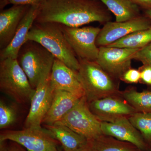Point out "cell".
Wrapping results in <instances>:
<instances>
[{
	"label": "cell",
	"instance_id": "obj_1",
	"mask_svg": "<svg viewBox=\"0 0 151 151\" xmlns=\"http://www.w3.org/2000/svg\"><path fill=\"white\" fill-rule=\"evenodd\" d=\"M111 12L98 0H45L35 22H53L71 27L111 21Z\"/></svg>",
	"mask_w": 151,
	"mask_h": 151
},
{
	"label": "cell",
	"instance_id": "obj_2",
	"mask_svg": "<svg viewBox=\"0 0 151 151\" xmlns=\"http://www.w3.org/2000/svg\"><path fill=\"white\" fill-rule=\"evenodd\" d=\"M28 40L39 43L55 58L78 71L79 60L66 40L60 24L35 22L28 34L26 41Z\"/></svg>",
	"mask_w": 151,
	"mask_h": 151
},
{
	"label": "cell",
	"instance_id": "obj_3",
	"mask_svg": "<svg viewBox=\"0 0 151 151\" xmlns=\"http://www.w3.org/2000/svg\"><path fill=\"white\" fill-rule=\"evenodd\" d=\"M78 59L80 65L77 74L88 103L121 95L120 80L110 75L96 61Z\"/></svg>",
	"mask_w": 151,
	"mask_h": 151
},
{
	"label": "cell",
	"instance_id": "obj_4",
	"mask_svg": "<svg viewBox=\"0 0 151 151\" xmlns=\"http://www.w3.org/2000/svg\"><path fill=\"white\" fill-rule=\"evenodd\" d=\"M54 56L39 43L28 40L22 46L17 60L34 89L51 74Z\"/></svg>",
	"mask_w": 151,
	"mask_h": 151
},
{
	"label": "cell",
	"instance_id": "obj_5",
	"mask_svg": "<svg viewBox=\"0 0 151 151\" xmlns=\"http://www.w3.org/2000/svg\"><path fill=\"white\" fill-rule=\"evenodd\" d=\"M0 89L19 103L31 101L35 91L17 59L12 58L0 60Z\"/></svg>",
	"mask_w": 151,
	"mask_h": 151
},
{
	"label": "cell",
	"instance_id": "obj_6",
	"mask_svg": "<svg viewBox=\"0 0 151 151\" xmlns=\"http://www.w3.org/2000/svg\"><path fill=\"white\" fill-rule=\"evenodd\" d=\"M101 123V121L90 111L84 96L55 124L66 126L88 141H92L103 135Z\"/></svg>",
	"mask_w": 151,
	"mask_h": 151
},
{
	"label": "cell",
	"instance_id": "obj_7",
	"mask_svg": "<svg viewBox=\"0 0 151 151\" xmlns=\"http://www.w3.org/2000/svg\"><path fill=\"white\" fill-rule=\"evenodd\" d=\"M6 141L16 143L28 151H58V141L49 131L42 127L2 132L0 142Z\"/></svg>",
	"mask_w": 151,
	"mask_h": 151
},
{
	"label": "cell",
	"instance_id": "obj_8",
	"mask_svg": "<svg viewBox=\"0 0 151 151\" xmlns=\"http://www.w3.org/2000/svg\"><path fill=\"white\" fill-rule=\"evenodd\" d=\"M60 25L66 40L78 59L96 61L99 52L96 40L101 28L93 26L71 27Z\"/></svg>",
	"mask_w": 151,
	"mask_h": 151
},
{
	"label": "cell",
	"instance_id": "obj_9",
	"mask_svg": "<svg viewBox=\"0 0 151 151\" xmlns=\"http://www.w3.org/2000/svg\"><path fill=\"white\" fill-rule=\"evenodd\" d=\"M139 50L100 47L96 61L110 75L120 80L123 74L132 68V60Z\"/></svg>",
	"mask_w": 151,
	"mask_h": 151
},
{
	"label": "cell",
	"instance_id": "obj_10",
	"mask_svg": "<svg viewBox=\"0 0 151 151\" xmlns=\"http://www.w3.org/2000/svg\"><path fill=\"white\" fill-rule=\"evenodd\" d=\"M151 27V19L142 15L127 21L108 22L101 28L96 44L98 47L108 46L132 33Z\"/></svg>",
	"mask_w": 151,
	"mask_h": 151
},
{
	"label": "cell",
	"instance_id": "obj_11",
	"mask_svg": "<svg viewBox=\"0 0 151 151\" xmlns=\"http://www.w3.org/2000/svg\"><path fill=\"white\" fill-rule=\"evenodd\" d=\"M55 89L50 76L38 85L31 100L29 112L25 122V128L42 127L41 125L51 106Z\"/></svg>",
	"mask_w": 151,
	"mask_h": 151
},
{
	"label": "cell",
	"instance_id": "obj_12",
	"mask_svg": "<svg viewBox=\"0 0 151 151\" xmlns=\"http://www.w3.org/2000/svg\"><path fill=\"white\" fill-rule=\"evenodd\" d=\"M88 103L90 111L101 122H111L137 112L120 95L109 96Z\"/></svg>",
	"mask_w": 151,
	"mask_h": 151
},
{
	"label": "cell",
	"instance_id": "obj_13",
	"mask_svg": "<svg viewBox=\"0 0 151 151\" xmlns=\"http://www.w3.org/2000/svg\"><path fill=\"white\" fill-rule=\"evenodd\" d=\"M103 134L134 145L142 151H150L141 133L133 126L128 117H122L111 122H101Z\"/></svg>",
	"mask_w": 151,
	"mask_h": 151
},
{
	"label": "cell",
	"instance_id": "obj_14",
	"mask_svg": "<svg viewBox=\"0 0 151 151\" xmlns=\"http://www.w3.org/2000/svg\"><path fill=\"white\" fill-rule=\"evenodd\" d=\"M50 79L55 89L70 92L79 98L84 97L83 86L77 71L68 67L59 60L55 59Z\"/></svg>",
	"mask_w": 151,
	"mask_h": 151
},
{
	"label": "cell",
	"instance_id": "obj_15",
	"mask_svg": "<svg viewBox=\"0 0 151 151\" xmlns=\"http://www.w3.org/2000/svg\"><path fill=\"white\" fill-rule=\"evenodd\" d=\"M30 6L13 5L0 12V50L9 44Z\"/></svg>",
	"mask_w": 151,
	"mask_h": 151
},
{
	"label": "cell",
	"instance_id": "obj_16",
	"mask_svg": "<svg viewBox=\"0 0 151 151\" xmlns=\"http://www.w3.org/2000/svg\"><path fill=\"white\" fill-rule=\"evenodd\" d=\"M40 6H30L19 24L10 43L6 48L0 50V60L8 58L17 59L20 49L26 42L28 34L35 22Z\"/></svg>",
	"mask_w": 151,
	"mask_h": 151
},
{
	"label": "cell",
	"instance_id": "obj_17",
	"mask_svg": "<svg viewBox=\"0 0 151 151\" xmlns=\"http://www.w3.org/2000/svg\"><path fill=\"white\" fill-rule=\"evenodd\" d=\"M81 98L70 92L55 89L51 106L42 123L45 126L54 125L73 108Z\"/></svg>",
	"mask_w": 151,
	"mask_h": 151
},
{
	"label": "cell",
	"instance_id": "obj_18",
	"mask_svg": "<svg viewBox=\"0 0 151 151\" xmlns=\"http://www.w3.org/2000/svg\"><path fill=\"white\" fill-rule=\"evenodd\" d=\"M62 145L63 151H77L87 145L89 141L66 126L54 125L45 126Z\"/></svg>",
	"mask_w": 151,
	"mask_h": 151
},
{
	"label": "cell",
	"instance_id": "obj_19",
	"mask_svg": "<svg viewBox=\"0 0 151 151\" xmlns=\"http://www.w3.org/2000/svg\"><path fill=\"white\" fill-rule=\"evenodd\" d=\"M113 14L116 21L123 22L141 15L140 8L130 0H98Z\"/></svg>",
	"mask_w": 151,
	"mask_h": 151
},
{
	"label": "cell",
	"instance_id": "obj_20",
	"mask_svg": "<svg viewBox=\"0 0 151 151\" xmlns=\"http://www.w3.org/2000/svg\"><path fill=\"white\" fill-rule=\"evenodd\" d=\"M121 96L137 112L151 113V91L139 92L132 87L122 91Z\"/></svg>",
	"mask_w": 151,
	"mask_h": 151
},
{
	"label": "cell",
	"instance_id": "obj_21",
	"mask_svg": "<svg viewBox=\"0 0 151 151\" xmlns=\"http://www.w3.org/2000/svg\"><path fill=\"white\" fill-rule=\"evenodd\" d=\"M151 42V27L132 33L108 46L140 49Z\"/></svg>",
	"mask_w": 151,
	"mask_h": 151
},
{
	"label": "cell",
	"instance_id": "obj_22",
	"mask_svg": "<svg viewBox=\"0 0 151 151\" xmlns=\"http://www.w3.org/2000/svg\"><path fill=\"white\" fill-rule=\"evenodd\" d=\"M91 142L98 151H142L131 143L104 134Z\"/></svg>",
	"mask_w": 151,
	"mask_h": 151
},
{
	"label": "cell",
	"instance_id": "obj_23",
	"mask_svg": "<svg viewBox=\"0 0 151 151\" xmlns=\"http://www.w3.org/2000/svg\"><path fill=\"white\" fill-rule=\"evenodd\" d=\"M128 119L151 149V113L136 112Z\"/></svg>",
	"mask_w": 151,
	"mask_h": 151
},
{
	"label": "cell",
	"instance_id": "obj_24",
	"mask_svg": "<svg viewBox=\"0 0 151 151\" xmlns=\"http://www.w3.org/2000/svg\"><path fill=\"white\" fill-rule=\"evenodd\" d=\"M17 119L16 108L12 105L0 101V129H4L12 126Z\"/></svg>",
	"mask_w": 151,
	"mask_h": 151
},
{
	"label": "cell",
	"instance_id": "obj_25",
	"mask_svg": "<svg viewBox=\"0 0 151 151\" xmlns=\"http://www.w3.org/2000/svg\"><path fill=\"white\" fill-rule=\"evenodd\" d=\"M134 60L140 61L144 65L151 66V42L139 49L135 54Z\"/></svg>",
	"mask_w": 151,
	"mask_h": 151
},
{
	"label": "cell",
	"instance_id": "obj_26",
	"mask_svg": "<svg viewBox=\"0 0 151 151\" xmlns=\"http://www.w3.org/2000/svg\"><path fill=\"white\" fill-rule=\"evenodd\" d=\"M120 80L129 84L137 83L141 81L140 71L131 68L123 74Z\"/></svg>",
	"mask_w": 151,
	"mask_h": 151
},
{
	"label": "cell",
	"instance_id": "obj_27",
	"mask_svg": "<svg viewBox=\"0 0 151 151\" xmlns=\"http://www.w3.org/2000/svg\"><path fill=\"white\" fill-rule=\"evenodd\" d=\"M139 70L141 73V81L145 84L151 85V66L143 65Z\"/></svg>",
	"mask_w": 151,
	"mask_h": 151
},
{
	"label": "cell",
	"instance_id": "obj_28",
	"mask_svg": "<svg viewBox=\"0 0 151 151\" xmlns=\"http://www.w3.org/2000/svg\"><path fill=\"white\" fill-rule=\"evenodd\" d=\"M13 5L40 6L45 0H8Z\"/></svg>",
	"mask_w": 151,
	"mask_h": 151
},
{
	"label": "cell",
	"instance_id": "obj_29",
	"mask_svg": "<svg viewBox=\"0 0 151 151\" xmlns=\"http://www.w3.org/2000/svg\"><path fill=\"white\" fill-rule=\"evenodd\" d=\"M20 146L16 143L14 145L7 146L5 144V141L1 142H0V151H28L22 148Z\"/></svg>",
	"mask_w": 151,
	"mask_h": 151
},
{
	"label": "cell",
	"instance_id": "obj_30",
	"mask_svg": "<svg viewBox=\"0 0 151 151\" xmlns=\"http://www.w3.org/2000/svg\"><path fill=\"white\" fill-rule=\"evenodd\" d=\"M144 10H151V0H130Z\"/></svg>",
	"mask_w": 151,
	"mask_h": 151
},
{
	"label": "cell",
	"instance_id": "obj_31",
	"mask_svg": "<svg viewBox=\"0 0 151 151\" xmlns=\"http://www.w3.org/2000/svg\"><path fill=\"white\" fill-rule=\"evenodd\" d=\"M77 151H98L91 141H89L86 145Z\"/></svg>",
	"mask_w": 151,
	"mask_h": 151
},
{
	"label": "cell",
	"instance_id": "obj_32",
	"mask_svg": "<svg viewBox=\"0 0 151 151\" xmlns=\"http://www.w3.org/2000/svg\"><path fill=\"white\" fill-rule=\"evenodd\" d=\"M8 4L9 3L8 0H0V10L4 9Z\"/></svg>",
	"mask_w": 151,
	"mask_h": 151
},
{
	"label": "cell",
	"instance_id": "obj_33",
	"mask_svg": "<svg viewBox=\"0 0 151 151\" xmlns=\"http://www.w3.org/2000/svg\"><path fill=\"white\" fill-rule=\"evenodd\" d=\"M144 15L151 19V10H144Z\"/></svg>",
	"mask_w": 151,
	"mask_h": 151
},
{
	"label": "cell",
	"instance_id": "obj_34",
	"mask_svg": "<svg viewBox=\"0 0 151 151\" xmlns=\"http://www.w3.org/2000/svg\"><path fill=\"white\" fill-rule=\"evenodd\" d=\"M58 151H59V150H58Z\"/></svg>",
	"mask_w": 151,
	"mask_h": 151
}]
</instances>
